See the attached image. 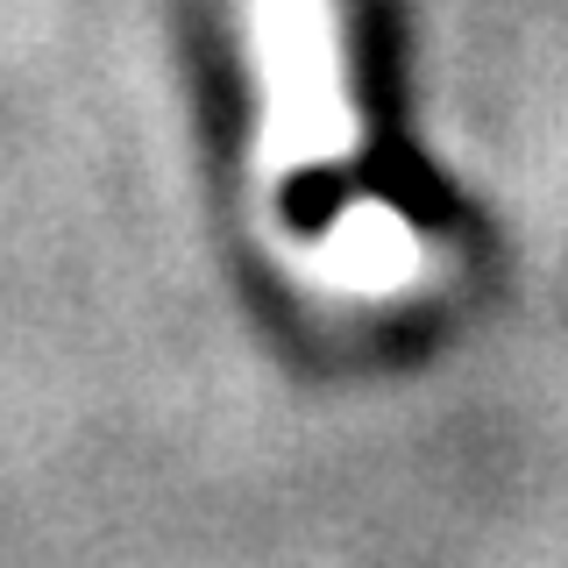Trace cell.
I'll list each match as a JSON object with an SVG mask.
<instances>
[{
  "label": "cell",
  "instance_id": "1",
  "mask_svg": "<svg viewBox=\"0 0 568 568\" xmlns=\"http://www.w3.org/2000/svg\"><path fill=\"white\" fill-rule=\"evenodd\" d=\"M256 50H263V171L292 178L313 164H342L363 142L342 79L327 0H256Z\"/></svg>",
  "mask_w": 568,
  "mask_h": 568
},
{
  "label": "cell",
  "instance_id": "2",
  "mask_svg": "<svg viewBox=\"0 0 568 568\" xmlns=\"http://www.w3.org/2000/svg\"><path fill=\"white\" fill-rule=\"evenodd\" d=\"M419 256H426L419 227L405 221L398 206H384V200H355L313 248L320 277L355 284V292H390V284H405L419 271Z\"/></svg>",
  "mask_w": 568,
  "mask_h": 568
}]
</instances>
